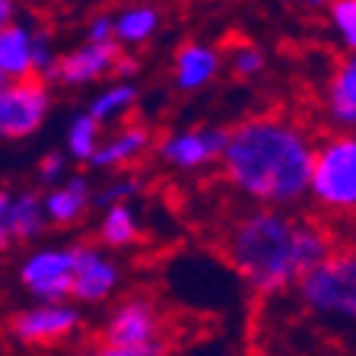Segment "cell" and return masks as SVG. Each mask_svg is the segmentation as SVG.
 <instances>
[{"instance_id":"obj_4","label":"cell","mask_w":356,"mask_h":356,"mask_svg":"<svg viewBox=\"0 0 356 356\" xmlns=\"http://www.w3.org/2000/svg\"><path fill=\"white\" fill-rule=\"evenodd\" d=\"M309 194L334 216H356V134H334L312 153Z\"/></svg>"},{"instance_id":"obj_29","label":"cell","mask_w":356,"mask_h":356,"mask_svg":"<svg viewBox=\"0 0 356 356\" xmlns=\"http://www.w3.org/2000/svg\"><path fill=\"white\" fill-rule=\"evenodd\" d=\"M38 172H42L44 181H54V178H60V172H64V156H60V153H48L42 159V169H38Z\"/></svg>"},{"instance_id":"obj_13","label":"cell","mask_w":356,"mask_h":356,"mask_svg":"<svg viewBox=\"0 0 356 356\" xmlns=\"http://www.w3.org/2000/svg\"><path fill=\"white\" fill-rule=\"evenodd\" d=\"M220 74V51L210 44L200 42H188L175 51V86L194 92L204 89L213 76Z\"/></svg>"},{"instance_id":"obj_15","label":"cell","mask_w":356,"mask_h":356,"mask_svg":"<svg viewBox=\"0 0 356 356\" xmlns=\"http://www.w3.org/2000/svg\"><path fill=\"white\" fill-rule=\"evenodd\" d=\"M86 204H89V181L86 178H70V181L51 188V191L42 197L44 220L54 222V226H74V222L83 216Z\"/></svg>"},{"instance_id":"obj_12","label":"cell","mask_w":356,"mask_h":356,"mask_svg":"<svg viewBox=\"0 0 356 356\" xmlns=\"http://www.w3.org/2000/svg\"><path fill=\"white\" fill-rule=\"evenodd\" d=\"M327 118L347 134H356V54H347L334 67L325 96Z\"/></svg>"},{"instance_id":"obj_10","label":"cell","mask_w":356,"mask_h":356,"mask_svg":"<svg viewBox=\"0 0 356 356\" xmlns=\"http://www.w3.org/2000/svg\"><path fill=\"white\" fill-rule=\"evenodd\" d=\"M121 58V48L115 42L105 44H80L74 51H67L64 58H58L51 76L48 80H60L67 86H86V83H96L102 76L115 74V64Z\"/></svg>"},{"instance_id":"obj_26","label":"cell","mask_w":356,"mask_h":356,"mask_svg":"<svg viewBox=\"0 0 356 356\" xmlns=\"http://www.w3.org/2000/svg\"><path fill=\"white\" fill-rule=\"evenodd\" d=\"M165 347H147V350H131V347H111V343H96L83 356H163Z\"/></svg>"},{"instance_id":"obj_9","label":"cell","mask_w":356,"mask_h":356,"mask_svg":"<svg viewBox=\"0 0 356 356\" xmlns=\"http://www.w3.org/2000/svg\"><path fill=\"white\" fill-rule=\"evenodd\" d=\"M74 283H70V296L76 302L99 305L118 289L121 270L111 258H105L96 245H74Z\"/></svg>"},{"instance_id":"obj_24","label":"cell","mask_w":356,"mask_h":356,"mask_svg":"<svg viewBox=\"0 0 356 356\" xmlns=\"http://www.w3.org/2000/svg\"><path fill=\"white\" fill-rule=\"evenodd\" d=\"M54 64H58V54H54L48 32H32V70H35L38 80H48Z\"/></svg>"},{"instance_id":"obj_19","label":"cell","mask_w":356,"mask_h":356,"mask_svg":"<svg viewBox=\"0 0 356 356\" xmlns=\"http://www.w3.org/2000/svg\"><path fill=\"white\" fill-rule=\"evenodd\" d=\"M137 236H140V226H137V216L127 204L105 207L102 226H99V242L108 245V248H127V245L137 242Z\"/></svg>"},{"instance_id":"obj_6","label":"cell","mask_w":356,"mask_h":356,"mask_svg":"<svg viewBox=\"0 0 356 356\" xmlns=\"http://www.w3.org/2000/svg\"><path fill=\"white\" fill-rule=\"evenodd\" d=\"M163 334V321L159 312L149 299L131 296L111 309L102 327V343L111 347H131V350H147V347H163L159 341Z\"/></svg>"},{"instance_id":"obj_30","label":"cell","mask_w":356,"mask_h":356,"mask_svg":"<svg viewBox=\"0 0 356 356\" xmlns=\"http://www.w3.org/2000/svg\"><path fill=\"white\" fill-rule=\"evenodd\" d=\"M16 16V3L13 0H0V29H7Z\"/></svg>"},{"instance_id":"obj_1","label":"cell","mask_w":356,"mask_h":356,"mask_svg":"<svg viewBox=\"0 0 356 356\" xmlns=\"http://www.w3.org/2000/svg\"><path fill=\"white\" fill-rule=\"evenodd\" d=\"M312 153L309 134L283 118H248L226 131L220 165L222 175L261 207L283 210L309 194Z\"/></svg>"},{"instance_id":"obj_22","label":"cell","mask_w":356,"mask_h":356,"mask_svg":"<svg viewBox=\"0 0 356 356\" xmlns=\"http://www.w3.org/2000/svg\"><path fill=\"white\" fill-rule=\"evenodd\" d=\"M327 16H331V29L337 32L343 48L356 54V0H334L327 7Z\"/></svg>"},{"instance_id":"obj_18","label":"cell","mask_w":356,"mask_h":356,"mask_svg":"<svg viewBox=\"0 0 356 356\" xmlns=\"http://www.w3.org/2000/svg\"><path fill=\"white\" fill-rule=\"evenodd\" d=\"M44 210H42V197L35 191H22L13 194L10 200V232L13 242H32L44 232Z\"/></svg>"},{"instance_id":"obj_16","label":"cell","mask_w":356,"mask_h":356,"mask_svg":"<svg viewBox=\"0 0 356 356\" xmlns=\"http://www.w3.org/2000/svg\"><path fill=\"white\" fill-rule=\"evenodd\" d=\"M147 147H149V131L140 124H131L115 134L108 143H99L89 165H96V169H118V165L134 163Z\"/></svg>"},{"instance_id":"obj_11","label":"cell","mask_w":356,"mask_h":356,"mask_svg":"<svg viewBox=\"0 0 356 356\" xmlns=\"http://www.w3.org/2000/svg\"><path fill=\"white\" fill-rule=\"evenodd\" d=\"M222 147H226V131L197 127V131H181L165 137L159 143V156L175 169H204L210 163H220Z\"/></svg>"},{"instance_id":"obj_33","label":"cell","mask_w":356,"mask_h":356,"mask_svg":"<svg viewBox=\"0 0 356 356\" xmlns=\"http://www.w3.org/2000/svg\"><path fill=\"white\" fill-rule=\"evenodd\" d=\"M3 83H7V80H3V76H0V86H3Z\"/></svg>"},{"instance_id":"obj_20","label":"cell","mask_w":356,"mask_h":356,"mask_svg":"<svg viewBox=\"0 0 356 356\" xmlns=\"http://www.w3.org/2000/svg\"><path fill=\"white\" fill-rule=\"evenodd\" d=\"M134 102H137V86H131V83H118V86H108L105 92H99V96L89 102L86 115L102 127V124L118 121L127 108H134Z\"/></svg>"},{"instance_id":"obj_27","label":"cell","mask_w":356,"mask_h":356,"mask_svg":"<svg viewBox=\"0 0 356 356\" xmlns=\"http://www.w3.org/2000/svg\"><path fill=\"white\" fill-rule=\"evenodd\" d=\"M86 42L89 44H105V42H115L111 38V16H96L89 22V32H86Z\"/></svg>"},{"instance_id":"obj_8","label":"cell","mask_w":356,"mask_h":356,"mask_svg":"<svg viewBox=\"0 0 356 356\" xmlns=\"http://www.w3.org/2000/svg\"><path fill=\"white\" fill-rule=\"evenodd\" d=\"M10 331L26 347H51L80 331V312L67 302L29 305L13 318Z\"/></svg>"},{"instance_id":"obj_21","label":"cell","mask_w":356,"mask_h":356,"mask_svg":"<svg viewBox=\"0 0 356 356\" xmlns=\"http://www.w3.org/2000/svg\"><path fill=\"white\" fill-rule=\"evenodd\" d=\"M99 131L102 127L89 118V115H76L70 121V131H67V153L74 156L76 163H89L92 153L99 149V143H102L99 140Z\"/></svg>"},{"instance_id":"obj_28","label":"cell","mask_w":356,"mask_h":356,"mask_svg":"<svg viewBox=\"0 0 356 356\" xmlns=\"http://www.w3.org/2000/svg\"><path fill=\"white\" fill-rule=\"evenodd\" d=\"M10 200H13V194L0 188V252L13 242V232H10Z\"/></svg>"},{"instance_id":"obj_23","label":"cell","mask_w":356,"mask_h":356,"mask_svg":"<svg viewBox=\"0 0 356 356\" xmlns=\"http://www.w3.org/2000/svg\"><path fill=\"white\" fill-rule=\"evenodd\" d=\"M229 64H232V74L236 76L252 80V76H258L261 70H264L267 58H264V51H261L258 44H238V48H232Z\"/></svg>"},{"instance_id":"obj_2","label":"cell","mask_w":356,"mask_h":356,"mask_svg":"<svg viewBox=\"0 0 356 356\" xmlns=\"http://www.w3.org/2000/svg\"><path fill=\"white\" fill-rule=\"evenodd\" d=\"M331 252L334 238L321 222L270 207L245 213L226 236L232 267L258 296L296 289V283Z\"/></svg>"},{"instance_id":"obj_17","label":"cell","mask_w":356,"mask_h":356,"mask_svg":"<svg viewBox=\"0 0 356 356\" xmlns=\"http://www.w3.org/2000/svg\"><path fill=\"white\" fill-rule=\"evenodd\" d=\"M159 13L149 3H134V7L121 10L118 16H111V38L115 44H143L156 35L159 29Z\"/></svg>"},{"instance_id":"obj_3","label":"cell","mask_w":356,"mask_h":356,"mask_svg":"<svg viewBox=\"0 0 356 356\" xmlns=\"http://www.w3.org/2000/svg\"><path fill=\"white\" fill-rule=\"evenodd\" d=\"M299 305L312 318L325 325H347L356 331V252L353 248H334L318 267L296 283Z\"/></svg>"},{"instance_id":"obj_14","label":"cell","mask_w":356,"mask_h":356,"mask_svg":"<svg viewBox=\"0 0 356 356\" xmlns=\"http://www.w3.org/2000/svg\"><path fill=\"white\" fill-rule=\"evenodd\" d=\"M0 76L3 80H29L32 70V32L19 22L0 29Z\"/></svg>"},{"instance_id":"obj_7","label":"cell","mask_w":356,"mask_h":356,"mask_svg":"<svg viewBox=\"0 0 356 356\" xmlns=\"http://www.w3.org/2000/svg\"><path fill=\"white\" fill-rule=\"evenodd\" d=\"M19 283L38 302H64L74 283L70 248H38L19 264Z\"/></svg>"},{"instance_id":"obj_5","label":"cell","mask_w":356,"mask_h":356,"mask_svg":"<svg viewBox=\"0 0 356 356\" xmlns=\"http://www.w3.org/2000/svg\"><path fill=\"white\" fill-rule=\"evenodd\" d=\"M48 108H51V89L44 80L38 76L7 80L0 86V140L32 137L44 124Z\"/></svg>"},{"instance_id":"obj_25","label":"cell","mask_w":356,"mask_h":356,"mask_svg":"<svg viewBox=\"0 0 356 356\" xmlns=\"http://www.w3.org/2000/svg\"><path fill=\"white\" fill-rule=\"evenodd\" d=\"M137 191H140V178L121 175V178H115V181H111V185L105 188L102 194H99V204H102V207H115V204H124V200H131Z\"/></svg>"},{"instance_id":"obj_31","label":"cell","mask_w":356,"mask_h":356,"mask_svg":"<svg viewBox=\"0 0 356 356\" xmlns=\"http://www.w3.org/2000/svg\"><path fill=\"white\" fill-rule=\"evenodd\" d=\"M131 70H137V64H134V60H127V58H118V64H115V74H131Z\"/></svg>"},{"instance_id":"obj_32","label":"cell","mask_w":356,"mask_h":356,"mask_svg":"<svg viewBox=\"0 0 356 356\" xmlns=\"http://www.w3.org/2000/svg\"><path fill=\"white\" fill-rule=\"evenodd\" d=\"M305 7H331L334 0H302Z\"/></svg>"},{"instance_id":"obj_34","label":"cell","mask_w":356,"mask_h":356,"mask_svg":"<svg viewBox=\"0 0 356 356\" xmlns=\"http://www.w3.org/2000/svg\"><path fill=\"white\" fill-rule=\"evenodd\" d=\"M353 252H356V248H353Z\"/></svg>"}]
</instances>
